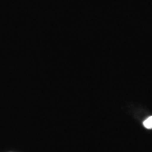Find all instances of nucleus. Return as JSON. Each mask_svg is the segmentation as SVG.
<instances>
[{"label": "nucleus", "instance_id": "obj_1", "mask_svg": "<svg viewBox=\"0 0 152 152\" xmlns=\"http://www.w3.org/2000/svg\"><path fill=\"white\" fill-rule=\"evenodd\" d=\"M144 126L147 129H152V116H150L145 120L143 123Z\"/></svg>", "mask_w": 152, "mask_h": 152}]
</instances>
